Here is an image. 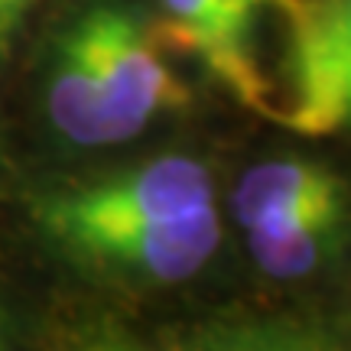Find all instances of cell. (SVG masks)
<instances>
[{
    "label": "cell",
    "mask_w": 351,
    "mask_h": 351,
    "mask_svg": "<svg viewBox=\"0 0 351 351\" xmlns=\"http://www.w3.org/2000/svg\"><path fill=\"white\" fill-rule=\"evenodd\" d=\"M179 46L244 104L293 134H332L322 91L328 0H160Z\"/></svg>",
    "instance_id": "6da1fadb"
},
{
    "label": "cell",
    "mask_w": 351,
    "mask_h": 351,
    "mask_svg": "<svg viewBox=\"0 0 351 351\" xmlns=\"http://www.w3.org/2000/svg\"><path fill=\"white\" fill-rule=\"evenodd\" d=\"M189 104V91L137 13L95 7L59 46L49 75V121L78 147L137 137L156 114Z\"/></svg>",
    "instance_id": "7a4b0ae2"
},
{
    "label": "cell",
    "mask_w": 351,
    "mask_h": 351,
    "mask_svg": "<svg viewBox=\"0 0 351 351\" xmlns=\"http://www.w3.org/2000/svg\"><path fill=\"white\" fill-rule=\"evenodd\" d=\"M215 208V182L208 166L192 156H163L91 186L52 192L39 202L46 234L78 254L95 241L147 225H166Z\"/></svg>",
    "instance_id": "3957f363"
},
{
    "label": "cell",
    "mask_w": 351,
    "mask_h": 351,
    "mask_svg": "<svg viewBox=\"0 0 351 351\" xmlns=\"http://www.w3.org/2000/svg\"><path fill=\"white\" fill-rule=\"evenodd\" d=\"M234 215L244 231L302 221L315 215H348V189L339 176L309 160H270L241 176Z\"/></svg>",
    "instance_id": "277c9868"
},
{
    "label": "cell",
    "mask_w": 351,
    "mask_h": 351,
    "mask_svg": "<svg viewBox=\"0 0 351 351\" xmlns=\"http://www.w3.org/2000/svg\"><path fill=\"white\" fill-rule=\"evenodd\" d=\"M348 215H315L302 221L244 231L254 263L276 280H296L319 270L335 254Z\"/></svg>",
    "instance_id": "5b68a950"
},
{
    "label": "cell",
    "mask_w": 351,
    "mask_h": 351,
    "mask_svg": "<svg viewBox=\"0 0 351 351\" xmlns=\"http://www.w3.org/2000/svg\"><path fill=\"white\" fill-rule=\"evenodd\" d=\"M351 75V0H328L322 20V88L335 127H345V82Z\"/></svg>",
    "instance_id": "8992f818"
},
{
    "label": "cell",
    "mask_w": 351,
    "mask_h": 351,
    "mask_svg": "<svg viewBox=\"0 0 351 351\" xmlns=\"http://www.w3.org/2000/svg\"><path fill=\"white\" fill-rule=\"evenodd\" d=\"M33 7V0H0V49L7 46L10 33L16 29V23L23 20V13Z\"/></svg>",
    "instance_id": "52a82bcc"
},
{
    "label": "cell",
    "mask_w": 351,
    "mask_h": 351,
    "mask_svg": "<svg viewBox=\"0 0 351 351\" xmlns=\"http://www.w3.org/2000/svg\"><path fill=\"white\" fill-rule=\"evenodd\" d=\"M345 124L351 127V75L345 82Z\"/></svg>",
    "instance_id": "ba28073f"
}]
</instances>
